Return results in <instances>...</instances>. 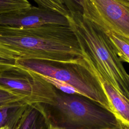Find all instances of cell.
I'll return each instance as SVG.
<instances>
[{
  "mask_svg": "<svg viewBox=\"0 0 129 129\" xmlns=\"http://www.w3.org/2000/svg\"><path fill=\"white\" fill-rule=\"evenodd\" d=\"M18 54L0 44V74L17 66Z\"/></svg>",
  "mask_w": 129,
  "mask_h": 129,
  "instance_id": "12",
  "label": "cell"
},
{
  "mask_svg": "<svg viewBox=\"0 0 129 129\" xmlns=\"http://www.w3.org/2000/svg\"><path fill=\"white\" fill-rule=\"evenodd\" d=\"M38 112L32 105L25 109L14 129H37Z\"/></svg>",
  "mask_w": 129,
  "mask_h": 129,
  "instance_id": "10",
  "label": "cell"
},
{
  "mask_svg": "<svg viewBox=\"0 0 129 129\" xmlns=\"http://www.w3.org/2000/svg\"><path fill=\"white\" fill-rule=\"evenodd\" d=\"M15 103L32 105L27 96L0 85V105Z\"/></svg>",
  "mask_w": 129,
  "mask_h": 129,
  "instance_id": "11",
  "label": "cell"
},
{
  "mask_svg": "<svg viewBox=\"0 0 129 129\" xmlns=\"http://www.w3.org/2000/svg\"><path fill=\"white\" fill-rule=\"evenodd\" d=\"M51 129H67V128H65L63 127H58V126H52V125H50ZM108 129H123V128L121 126H118V127H114V128H108Z\"/></svg>",
  "mask_w": 129,
  "mask_h": 129,
  "instance_id": "18",
  "label": "cell"
},
{
  "mask_svg": "<svg viewBox=\"0 0 129 129\" xmlns=\"http://www.w3.org/2000/svg\"><path fill=\"white\" fill-rule=\"evenodd\" d=\"M83 16L100 27L129 39V9L115 0H81Z\"/></svg>",
  "mask_w": 129,
  "mask_h": 129,
  "instance_id": "6",
  "label": "cell"
},
{
  "mask_svg": "<svg viewBox=\"0 0 129 129\" xmlns=\"http://www.w3.org/2000/svg\"><path fill=\"white\" fill-rule=\"evenodd\" d=\"M39 7H44L46 8H48L51 9L53 11H55L61 15L67 17L69 12L66 8V7L63 5H60L56 2H55L53 0H32Z\"/></svg>",
  "mask_w": 129,
  "mask_h": 129,
  "instance_id": "15",
  "label": "cell"
},
{
  "mask_svg": "<svg viewBox=\"0 0 129 129\" xmlns=\"http://www.w3.org/2000/svg\"><path fill=\"white\" fill-rule=\"evenodd\" d=\"M69 25L77 35L86 58L97 76L129 97V75L107 33L80 12L69 13Z\"/></svg>",
  "mask_w": 129,
  "mask_h": 129,
  "instance_id": "2",
  "label": "cell"
},
{
  "mask_svg": "<svg viewBox=\"0 0 129 129\" xmlns=\"http://www.w3.org/2000/svg\"><path fill=\"white\" fill-rule=\"evenodd\" d=\"M82 97L57 95L55 106L68 124L78 129H108L121 126L111 112Z\"/></svg>",
  "mask_w": 129,
  "mask_h": 129,
  "instance_id": "4",
  "label": "cell"
},
{
  "mask_svg": "<svg viewBox=\"0 0 129 129\" xmlns=\"http://www.w3.org/2000/svg\"><path fill=\"white\" fill-rule=\"evenodd\" d=\"M17 64L69 84L77 89L82 96L110 111L108 100L95 71L86 58L67 63L19 59Z\"/></svg>",
  "mask_w": 129,
  "mask_h": 129,
  "instance_id": "3",
  "label": "cell"
},
{
  "mask_svg": "<svg viewBox=\"0 0 129 129\" xmlns=\"http://www.w3.org/2000/svg\"><path fill=\"white\" fill-rule=\"evenodd\" d=\"M0 44L17 53L19 59L67 63L85 58L70 25L47 24L27 28L0 25Z\"/></svg>",
  "mask_w": 129,
  "mask_h": 129,
  "instance_id": "1",
  "label": "cell"
},
{
  "mask_svg": "<svg viewBox=\"0 0 129 129\" xmlns=\"http://www.w3.org/2000/svg\"><path fill=\"white\" fill-rule=\"evenodd\" d=\"M48 129H51V127H50V126H49V128Z\"/></svg>",
  "mask_w": 129,
  "mask_h": 129,
  "instance_id": "21",
  "label": "cell"
},
{
  "mask_svg": "<svg viewBox=\"0 0 129 129\" xmlns=\"http://www.w3.org/2000/svg\"><path fill=\"white\" fill-rule=\"evenodd\" d=\"M129 9V0H115Z\"/></svg>",
  "mask_w": 129,
  "mask_h": 129,
  "instance_id": "17",
  "label": "cell"
},
{
  "mask_svg": "<svg viewBox=\"0 0 129 129\" xmlns=\"http://www.w3.org/2000/svg\"><path fill=\"white\" fill-rule=\"evenodd\" d=\"M47 24L70 25L68 18L51 9L30 6L19 11L0 15V25L27 28Z\"/></svg>",
  "mask_w": 129,
  "mask_h": 129,
  "instance_id": "7",
  "label": "cell"
},
{
  "mask_svg": "<svg viewBox=\"0 0 129 129\" xmlns=\"http://www.w3.org/2000/svg\"><path fill=\"white\" fill-rule=\"evenodd\" d=\"M53 1H54L55 2H56V3H58V4H60V5H63V4L62 3V2L61 1V0H53ZM63 6H64V5H63Z\"/></svg>",
  "mask_w": 129,
  "mask_h": 129,
  "instance_id": "20",
  "label": "cell"
},
{
  "mask_svg": "<svg viewBox=\"0 0 129 129\" xmlns=\"http://www.w3.org/2000/svg\"><path fill=\"white\" fill-rule=\"evenodd\" d=\"M41 78L45 80L46 82L52 85L55 88H56L61 91L63 93H64L68 95H76L82 96L81 93L75 87L70 85L69 84L59 80L56 79L45 76L38 73H36Z\"/></svg>",
  "mask_w": 129,
  "mask_h": 129,
  "instance_id": "14",
  "label": "cell"
},
{
  "mask_svg": "<svg viewBox=\"0 0 129 129\" xmlns=\"http://www.w3.org/2000/svg\"><path fill=\"white\" fill-rule=\"evenodd\" d=\"M0 129H12L11 127L9 125H5L0 127Z\"/></svg>",
  "mask_w": 129,
  "mask_h": 129,
  "instance_id": "19",
  "label": "cell"
},
{
  "mask_svg": "<svg viewBox=\"0 0 129 129\" xmlns=\"http://www.w3.org/2000/svg\"><path fill=\"white\" fill-rule=\"evenodd\" d=\"M69 13L80 12L82 13L81 0H61Z\"/></svg>",
  "mask_w": 129,
  "mask_h": 129,
  "instance_id": "16",
  "label": "cell"
},
{
  "mask_svg": "<svg viewBox=\"0 0 129 129\" xmlns=\"http://www.w3.org/2000/svg\"><path fill=\"white\" fill-rule=\"evenodd\" d=\"M106 33L120 60L129 63V39L111 32Z\"/></svg>",
  "mask_w": 129,
  "mask_h": 129,
  "instance_id": "9",
  "label": "cell"
},
{
  "mask_svg": "<svg viewBox=\"0 0 129 129\" xmlns=\"http://www.w3.org/2000/svg\"><path fill=\"white\" fill-rule=\"evenodd\" d=\"M30 6L28 0H0V15L21 11Z\"/></svg>",
  "mask_w": 129,
  "mask_h": 129,
  "instance_id": "13",
  "label": "cell"
},
{
  "mask_svg": "<svg viewBox=\"0 0 129 129\" xmlns=\"http://www.w3.org/2000/svg\"><path fill=\"white\" fill-rule=\"evenodd\" d=\"M0 85L27 96L32 105H55L58 94L55 88L35 72L17 64L0 74Z\"/></svg>",
  "mask_w": 129,
  "mask_h": 129,
  "instance_id": "5",
  "label": "cell"
},
{
  "mask_svg": "<svg viewBox=\"0 0 129 129\" xmlns=\"http://www.w3.org/2000/svg\"><path fill=\"white\" fill-rule=\"evenodd\" d=\"M28 105L24 103L0 105V127L9 125L13 129Z\"/></svg>",
  "mask_w": 129,
  "mask_h": 129,
  "instance_id": "8",
  "label": "cell"
}]
</instances>
